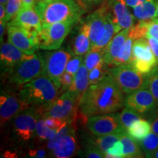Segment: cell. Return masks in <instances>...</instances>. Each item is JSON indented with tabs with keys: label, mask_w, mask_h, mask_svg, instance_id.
<instances>
[{
	"label": "cell",
	"mask_w": 158,
	"mask_h": 158,
	"mask_svg": "<svg viewBox=\"0 0 158 158\" xmlns=\"http://www.w3.org/2000/svg\"><path fill=\"white\" fill-rule=\"evenodd\" d=\"M89 86V70L86 68L84 62H83L81 66L80 67L78 72L75 75L73 83L69 91L73 92L80 101Z\"/></svg>",
	"instance_id": "cell-23"
},
{
	"label": "cell",
	"mask_w": 158,
	"mask_h": 158,
	"mask_svg": "<svg viewBox=\"0 0 158 158\" xmlns=\"http://www.w3.org/2000/svg\"><path fill=\"white\" fill-rule=\"evenodd\" d=\"M59 89L48 77L40 76L21 86L19 95L31 106H46L56 100Z\"/></svg>",
	"instance_id": "cell-3"
},
{
	"label": "cell",
	"mask_w": 158,
	"mask_h": 158,
	"mask_svg": "<svg viewBox=\"0 0 158 158\" xmlns=\"http://www.w3.org/2000/svg\"><path fill=\"white\" fill-rule=\"evenodd\" d=\"M123 94L108 72L102 81L89 86L80 100L81 112L87 117L114 113L124 106Z\"/></svg>",
	"instance_id": "cell-1"
},
{
	"label": "cell",
	"mask_w": 158,
	"mask_h": 158,
	"mask_svg": "<svg viewBox=\"0 0 158 158\" xmlns=\"http://www.w3.org/2000/svg\"><path fill=\"white\" fill-rule=\"evenodd\" d=\"M22 7L23 3L21 0H7L5 5L6 16L3 21L8 23L12 21L18 15Z\"/></svg>",
	"instance_id": "cell-34"
},
{
	"label": "cell",
	"mask_w": 158,
	"mask_h": 158,
	"mask_svg": "<svg viewBox=\"0 0 158 158\" xmlns=\"http://www.w3.org/2000/svg\"><path fill=\"white\" fill-rule=\"evenodd\" d=\"M79 104L76 94L68 90L49 105L35 107L43 118L50 116L65 121H77Z\"/></svg>",
	"instance_id": "cell-4"
},
{
	"label": "cell",
	"mask_w": 158,
	"mask_h": 158,
	"mask_svg": "<svg viewBox=\"0 0 158 158\" xmlns=\"http://www.w3.org/2000/svg\"><path fill=\"white\" fill-rule=\"evenodd\" d=\"M86 124L91 133L98 136L118 133L124 130L120 123L118 114L92 116L87 119Z\"/></svg>",
	"instance_id": "cell-11"
},
{
	"label": "cell",
	"mask_w": 158,
	"mask_h": 158,
	"mask_svg": "<svg viewBox=\"0 0 158 158\" xmlns=\"http://www.w3.org/2000/svg\"><path fill=\"white\" fill-rule=\"evenodd\" d=\"M108 72L124 94H131L148 86L149 75L140 73L132 64L114 66L109 69Z\"/></svg>",
	"instance_id": "cell-6"
},
{
	"label": "cell",
	"mask_w": 158,
	"mask_h": 158,
	"mask_svg": "<svg viewBox=\"0 0 158 158\" xmlns=\"http://www.w3.org/2000/svg\"><path fill=\"white\" fill-rule=\"evenodd\" d=\"M56 133V130L49 128L45 124L44 118L40 117L37 122L34 140L35 143H42L43 142L48 141L50 138L54 137Z\"/></svg>",
	"instance_id": "cell-29"
},
{
	"label": "cell",
	"mask_w": 158,
	"mask_h": 158,
	"mask_svg": "<svg viewBox=\"0 0 158 158\" xmlns=\"http://www.w3.org/2000/svg\"><path fill=\"white\" fill-rule=\"evenodd\" d=\"M121 132V131H120ZM120 132L108 134L105 135H100L99 137L91 138L89 143L98 148L105 154L107 150L112 147L114 143L120 141Z\"/></svg>",
	"instance_id": "cell-28"
},
{
	"label": "cell",
	"mask_w": 158,
	"mask_h": 158,
	"mask_svg": "<svg viewBox=\"0 0 158 158\" xmlns=\"http://www.w3.org/2000/svg\"><path fill=\"white\" fill-rule=\"evenodd\" d=\"M40 117L35 106H31L15 116L13 133L18 141L26 143L34 139L37 122Z\"/></svg>",
	"instance_id": "cell-9"
},
{
	"label": "cell",
	"mask_w": 158,
	"mask_h": 158,
	"mask_svg": "<svg viewBox=\"0 0 158 158\" xmlns=\"http://www.w3.org/2000/svg\"><path fill=\"white\" fill-rule=\"evenodd\" d=\"M124 105L133 108L141 115H147L157 106L155 99L148 86L128 94L124 100Z\"/></svg>",
	"instance_id": "cell-13"
},
{
	"label": "cell",
	"mask_w": 158,
	"mask_h": 158,
	"mask_svg": "<svg viewBox=\"0 0 158 158\" xmlns=\"http://www.w3.org/2000/svg\"><path fill=\"white\" fill-rule=\"evenodd\" d=\"M45 122L46 124V125L48 126L49 128L53 130H59V128H61L62 126H64L67 122L69 121H65V120L59 119V118H54V117H45L44 118Z\"/></svg>",
	"instance_id": "cell-40"
},
{
	"label": "cell",
	"mask_w": 158,
	"mask_h": 158,
	"mask_svg": "<svg viewBox=\"0 0 158 158\" xmlns=\"http://www.w3.org/2000/svg\"><path fill=\"white\" fill-rule=\"evenodd\" d=\"M154 1H155L156 2H158V0H154Z\"/></svg>",
	"instance_id": "cell-54"
},
{
	"label": "cell",
	"mask_w": 158,
	"mask_h": 158,
	"mask_svg": "<svg viewBox=\"0 0 158 158\" xmlns=\"http://www.w3.org/2000/svg\"><path fill=\"white\" fill-rule=\"evenodd\" d=\"M134 41L135 40L128 35V37L122 45L117 57L114 62L113 66L132 64V62L133 60V45Z\"/></svg>",
	"instance_id": "cell-27"
},
{
	"label": "cell",
	"mask_w": 158,
	"mask_h": 158,
	"mask_svg": "<svg viewBox=\"0 0 158 158\" xmlns=\"http://www.w3.org/2000/svg\"><path fill=\"white\" fill-rule=\"evenodd\" d=\"M43 55L34 54L5 73L7 74L10 83L16 86H22L33 79L43 76Z\"/></svg>",
	"instance_id": "cell-5"
},
{
	"label": "cell",
	"mask_w": 158,
	"mask_h": 158,
	"mask_svg": "<svg viewBox=\"0 0 158 158\" xmlns=\"http://www.w3.org/2000/svg\"><path fill=\"white\" fill-rule=\"evenodd\" d=\"M0 51L1 69L3 70L4 73L16 66L21 61L29 58L31 55L23 53L9 41L2 43Z\"/></svg>",
	"instance_id": "cell-16"
},
{
	"label": "cell",
	"mask_w": 158,
	"mask_h": 158,
	"mask_svg": "<svg viewBox=\"0 0 158 158\" xmlns=\"http://www.w3.org/2000/svg\"><path fill=\"white\" fill-rule=\"evenodd\" d=\"M73 54L72 51L64 49H56L43 54L44 66L43 76L48 77L57 87L60 88L61 78L65 72L67 64L72 58Z\"/></svg>",
	"instance_id": "cell-8"
},
{
	"label": "cell",
	"mask_w": 158,
	"mask_h": 158,
	"mask_svg": "<svg viewBox=\"0 0 158 158\" xmlns=\"http://www.w3.org/2000/svg\"><path fill=\"white\" fill-rule=\"evenodd\" d=\"M148 87L155 98L158 106V65L148 76Z\"/></svg>",
	"instance_id": "cell-35"
},
{
	"label": "cell",
	"mask_w": 158,
	"mask_h": 158,
	"mask_svg": "<svg viewBox=\"0 0 158 158\" xmlns=\"http://www.w3.org/2000/svg\"><path fill=\"white\" fill-rule=\"evenodd\" d=\"M73 75L64 72L61 78V88L62 91H68L72 86L74 81Z\"/></svg>",
	"instance_id": "cell-42"
},
{
	"label": "cell",
	"mask_w": 158,
	"mask_h": 158,
	"mask_svg": "<svg viewBox=\"0 0 158 158\" xmlns=\"http://www.w3.org/2000/svg\"><path fill=\"white\" fill-rule=\"evenodd\" d=\"M35 8L40 17L43 26L64 21L78 23L85 12L76 0L36 2Z\"/></svg>",
	"instance_id": "cell-2"
},
{
	"label": "cell",
	"mask_w": 158,
	"mask_h": 158,
	"mask_svg": "<svg viewBox=\"0 0 158 158\" xmlns=\"http://www.w3.org/2000/svg\"><path fill=\"white\" fill-rule=\"evenodd\" d=\"M156 18H158V2H157V15H156Z\"/></svg>",
	"instance_id": "cell-52"
},
{
	"label": "cell",
	"mask_w": 158,
	"mask_h": 158,
	"mask_svg": "<svg viewBox=\"0 0 158 158\" xmlns=\"http://www.w3.org/2000/svg\"><path fill=\"white\" fill-rule=\"evenodd\" d=\"M152 157H155V158H158V149L157 150V151L155 152V154H154Z\"/></svg>",
	"instance_id": "cell-50"
},
{
	"label": "cell",
	"mask_w": 158,
	"mask_h": 158,
	"mask_svg": "<svg viewBox=\"0 0 158 158\" xmlns=\"http://www.w3.org/2000/svg\"><path fill=\"white\" fill-rule=\"evenodd\" d=\"M76 126H73L70 131L63 137L54 149L51 150L49 156L56 158H69L76 155L77 146Z\"/></svg>",
	"instance_id": "cell-18"
},
{
	"label": "cell",
	"mask_w": 158,
	"mask_h": 158,
	"mask_svg": "<svg viewBox=\"0 0 158 158\" xmlns=\"http://www.w3.org/2000/svg\"><path fill=\"white\" fill-rule=\"evenodd\" d=\"M152 37L158 40V18L150 20L148 21V28L147 37Z\"/></svg>",
	"instance_id": "cell-39"
},
{
	"label": "cell",
	"mask_w": 158,
	"mask_h": 158,
	"mask_svg": "<svg viewBox=\"0 0 158 158\" xmlns=\"http://www.w3.org/2000/svg\"><path fill=\"white\" fill-rule=\"evenodd\" d=\"M138 143L141 148L145 157L152 158L158 149V135L151 132L143 140L138 141Z\"/></svg>",
	"instance_id": "cell-30"
},
{
	"label": "cell",
	"mask_w": 158,
	"mask_h": 158,
	"mask_svg": "<svg viewBox=\"0 0 158 158\" xmlns=\"http://www.w3.org/2000/svg\"><path fill=\"white\" fill-rule=\"evenodd\" d=\"M151 132L152 127L150 122L141 118L134 122L127 130L128 135L137 142L143 140Z\"/></svg>",
	"instance_id": "cell-26"
},
{
	"label": "cell",
	"mask_w": 158,
	"mask_h": 158,
	"mask_svg": "<svg viewBox=\"0 0 158 158\" xmlns=\"http://www.w3.org/2000/svg\"><path fill=\"white\" fill-rule=\"evenodd\" d=\"M105 157L122 158L124 157V146L120 141L114 144L105 152Z\"/></svg>",
	"instance_id": "cell-37"
},
{
	"label": "cell",
	"mask_w": 158,
	"mask_h": 158,
	"mask_svg": "<svg viewBox=\"0 0 158 158\" xmlns=\"http://www.w3.org/2000/svg\"><path fill=\"white\" fill-rule=\"evenodd\" d=\"M76 1L86 11V10H89L97 6L101 5L107 0H76Z\"/></svg>",
	"instance_id": "cell-43"
},
{
	"label": "cell",
	"mask_w": 158,
	"mask_h": 158,
	"mask_svg": "<svg viewBox=\"0 0 158 158\" xmlns=\"http://www.w3.org/2000/svg\"><path fill=\"white\" fill-rule=\"evenodd\" d=\"M83 59H84L83 55H76L73 58H71L67 64L65 72L75 76L76 73L78 72L80 67L81 66Z\"/></svg>",
	"instance_id": "cell-36"
},
{
	"label": "cell",
	"mask_w": 158,
	"mask_h": 158,
	"mask_svg": "<svg viewBox=\"0 0 158 158\" xmlns=\"http://www.w3.org/2000/svg\"><path fill=\"white\" fill-rule=\"evenodd\" d=\"M122 29L112 21L109 14V9L103 29L98 35L97 40L91 50H105L106 46L109 44L114 35L117 34Z\"/></svg>",
	"instance_id": "cell-20"
},
{
	"label": "cell",
	"mask_w": 158,
	"mask_h": 158,
	"mask_svg": "<svg viewBox=\"0 0 158 158\" xmlns=\"http://www.w3.org/2000/svg\"><path fill=\"white\" fill-rule=\"evenodd\" d=\"M7 24L21 27L32 35H37L43 27L40 17L35 7H22L18 15Z\"/></svg>",
	"instance_id": "cell-14"
},
{
	"label": "cell",
	"mask_w": 158,
	"mask_h": 158,
	"mask_svg": "<svg viewBox=\"0 0 158 158\" xmlns=\"http://www.w3.org/2000/svg\"><path fill=\"white\" fill-rule=\"evenodd\" d=\"M80 156L87 158H102L105 157V154L98 148L88 143L85 149L80 153Z\"/></svg>",
	"instance_id": "cell-38"
},
{
	"label": "cell",
	"mask_w": 158,
	"mask_h": 158,
	"mask_svg": "<svg viewBox=\"0 0 158 158\" xmlns=\"http://www.w3.org/2000/svg\"><path fill=\"white\" fill-rule=\"evenodd\" d=\"M6 16V7L5 5H0V21H5Z\"/></svg>",
	"instance_id": "cell-48"
},
{
	"label": "cell",
	"mask_w": 158,
	"mask_h": 158,
	"mask_svg": "<svg viewBox=\"0 0 158 158\" xmlns=\"http://www.w3.org/2000/svg\"><path fill=\"white\" fill-rule=\"evenodd\" d=\"M141 118V114L133 110V108L127 107V106L122 110L121 113L118 114V118H119L122 127L126 131L134 122Z\"/></svg>",
	"instance_id": "cell-31"
},
{
	"label": "cell",
	"mask_w": 158,
	"mask_h": 158,
	"mask_svg": "<svg viewBox=\"0 0 158 158\" xmlns=\"http://www.w3.org/2000/svg\"><path fill=\"white\" fill-rule=\"evenodd\" d=\"M120 141L124 146V157L127 158H140L145 157L138 142L128 135L127 131L120 132Z\"/></svg>",
	"instance_id": "cell-24"
},
{
	"label": "cell",
	"mask_w": 158,
	"mask_h": 158,
	"mask_svg": "<svg viewBox=\"0 0 158 158\" xmlns=\"http://www.w3.org/2000/svg\"><path fill=\"white\" fill-rule=\"evenodd\" d=\"M106 62L104 60L100 62L96 68L89 73V81L90 85H94L99 83L104 78V77L108 73V70L105 66Z\"/></svg>",
	"instance_id": "cell-33"
},
{
	"label": "cell",
	"mask_w": 158,
	"mask_h": 158,
	"mask_svg": "<svg viewBox=\"0 0 158 158\" xmlns=\"http://www.w3.org/2000/svg\"><path fill=\"white\" fill-rule=\"evenodd\" d=\"M147 115L148 116V121L151 124L152 132L158 135V108H156Z\"/></svg>",
	"instance_id": "cell-41"
},
{
	"label": "cell",
	"mask_w": 158,
	"mask_h": 158,
	"mask_svg": "<svg viewBox=\"0 0 158 158\" xmlns=\"http://www.w3.org/2000/svg\"><path fill=\"white\" fill-rule=\"evenodd\" d=\"M133 59L147 62L156 67L158 65L157 59L149 44L147 38L135 40L133 45Z\"/></svg>",
	"instance_id": "cell-21"
},
{
	"label": "cell",
	"mask_w": 158,
	"mask_h": 158,
	"mask_svg": "<svg viewBox=\"0 0 158 158\" xmlns=\"http://www.w3.org/2000/svg\"><path fill=\"white\" fill-rule=\"evenodd\" d=\"M147 1H152V0H125L126 3H127V6L131 8H133L135 6H137L140 4L145 2Z\"/></svg>",
	"instance_id": "cell-46"
},
{
	"label": "cell",
	"mask_w": 158,
	"mask_h": 158,
	"mask_svg": "<svg viewBox=\"0 0 158 158\" xmlns=\"http://www.w3.org/2000/svg\"><path fill=\"white\" fill-rule=\"evenodd\" d=\"M133 15L139 21H150L157 15V2L154 0L147 1L133 8Z\"/></svg>",
	"instance_id": "cell-25"
},
{
	"label": "cell",
	"mask_w": 158,
	"mask_h": 158,
	"mask_svg": "<svg viewBox=\"0 0 158 158\" xmlns=\"http://www.w3.org/2000/svg\"><path fill=\"white\" fill-rule=\"evenodd\" d=\"M51 0H36V2H48Z\"/></svg>",
	"instance_id": "cell-53"
},
{
	"label": "cell",
	"mask_w": 158,
	"mask_h": 158,
	"mask_svg": "<svg viewBox=\"0 0 158 158\" xmlns=\"http://www.w3.org/2000/svg\"><path fill=\"white\" fill-rule=\"evenodd\" d=\"M76 23L74 21H64L43 26L37 37L38 48L47 51L59 49Z\"/></svg>",
	"instance_id": "cell-7"
},
{
	"label": "cell",
	"mask_w": 158,
	"mask_h": 158,
	"mask_svg": "<svg viewBox=\"0 0 158 158\" xmlns=\"http://www.w3.org/2000/svg\"><path fill=\"white\" fill-rule=\"evenodd\" d=\"M29 107H31L30 105L23 100L20 95L17 96L13 92L2 91L0 95V122L2 127Z\"/></svg>",
	"instance_id": "cell-10"
},
{
	"label": "cell",
	"mask_w": 158,
	"mask_h": 158,
	"mask_svg": "<svg viewBox=\"0 0 158 158\" xmlns=\"http://www.w3.org/2000/svg\"><path fill=\"white\" fill-rule=\"evenodd\" d=\"M72 52L75 55H84L91 50L89 27L85 21L79 28V31L73 41Z\"/></svg>",
	"instance_id": "cell-22"
},
{
	"label": "cell",
	"mask_w": 158,
	"mask_h": 158,
	"mask_svg": "<svg viewBox=\"0 0 158 158\" xmlns=\"http://www.w3.org/2000/svg\"><path fill=\"white\" fill-rule=\"evenodd\" d=\"M7 0H0V3L2 4V5H6V3H7Z\"/></svg>",
	"instance_id": "cell-51"
},
{
	"label": "cell",
	"mask_w": 158,
	"mask_h": 158,
	"mask_svg": "<svg viewBox=\"0 0 158 158\" xmlns=\"http://www.w3.org/2000/svg\"><path fill=\"white\" fill-rule=\"evenodd\" d=\"M147 39L158 62V40L152 37H149Z\"/></svg>",
	"instance_id": "cell-45"
},
{
	"label": "cell",
	"mask_w": 158,
	"mask_h": 158,
	"mask_svg": "<svg viewBox=\"0 0 158 158\" xmlns=\"http://www.w3.org/2000/svg\"><path fill=\"white\" fill-rule=\"evenodd\" d=\"M109 14L112 21L120 29L131 28L134 26L135 18L131 14L125 0H107Z\"/></svg>",
	"instance_id": "cell-15"
},
{
	"label": "cell",
	"mask_w": 158,
	"mask_h": 158,
	"mask_svg": "<svg viewBox=\"0 0 158 158\" xmlns=\"http://www.w3.org/2000/svg\"><path fill=\"white\" fill-rule=\"evenodd\" d=\"M8 41L23 53L34 54L38 48L37 44V35L29 33L21 27L7 24Z\"/></svg>",
	"instance_id": "cell-12"
},
{
	"label": "cell",
	"mask_w": 158,
	"mask_h": 158,
	"mask_svg": "<svg viewBox=\"0 0 158 158\" xmlns=\"http://www.w3.org/2000/svg\"><path fill=\"white\" fill-rule=\"evenodd\" d=\"M23 7H35L36 0H21Z\"/></svg>",
	"instance_id": "cell-49"
},
{
	"label": "cell",
	"mask_w": 158,
	"mask_h": 158,
	"mask_svg": "<svg viewBox=\"0 0 158 158\" xmlns=\"http://www.w3.org/2000/svg\"><path fill=\"white\" fill-rule=\"evenodd\" d=\"M130 29H124L118 32L105 48L103 60L106 64L113 66L114 62L117 57L120 49L128 37Z\"/></svg>",
	"instance_id": "cell-19"
},
{
	"label": "cell",
	"mask_w": 158,
	"mask_h": 158,
	"mask_svg": "<svg viewBox=\"0 0 158 158\" xmlns=\"http://www.w3.org/2000/svg\"><path fill=\"white\" fill-rule=\"evenodd\" d=\"M108 1L105 2L100 5V7L91 13L86 19V22L89 27V37L92 47L95 43L97 37L100 31L103 29L108 13Z\"/></svg>",
	"instance_id": "cell-17"
},
{
	"label": "cell",
	"mask_w": 158,
	"mask_h": 158,
	"mask_svg": "<svg viewBox=\"0 0 158 158\" xmlns=\"http://www.w3.org/2000/svg\"><path fill=\"white\" fill-rule=\"evenodd\" d=\"M104 50H90L84 57V62L90 72L103 61Z\"/></svg>",
	"instance_id": "cell-32"
},
{
	"label": "cell",
	"mask_w": 158,
	"mask_h": 158,
	"mask_svg": "<svg viewBox=\"0 0 158 158\" xmlns=\"http://www.w3.org/2000/svg\"><path fill=\"white\" fill-rule=\"evenodd\" d=\"M6 24H7V22H5V21H0V40H1V43H2Z\"/></svg>",
	"instance_id": "cell-47"
},
{
	"label": "cell",
	"mask_w": 158,
	"mask_h": 158,
	"mask_svg": "<svg viewBox=\"0 0 158 158\" xmlns=\"http://www.w3.org/2000/svg\"><path fill=\"white\" fill-rule=\"evenodd\" d=\"M27 156L29 157L43 158L46 157V151L43 147L37 148V149H31L28 152Z\"/></svg>",
	"instance_id": "cell-44"
}]
</instances>
